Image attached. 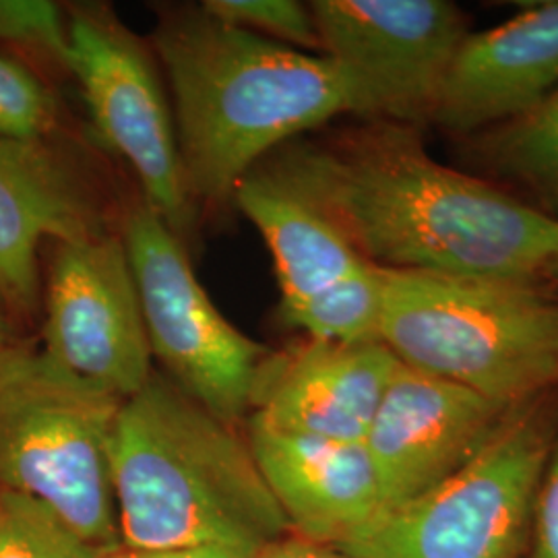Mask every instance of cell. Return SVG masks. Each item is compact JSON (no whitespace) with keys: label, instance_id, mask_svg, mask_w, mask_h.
<instances>
[{"label":"cell","instance_id":"obj_20","mask_svg":"<svg viewBox=\"0 0 558 558\" xmlns=\"http://www.w3.org/2000/svg\"><path fill=\"white\" fill-rule=\"evenodd\" d=\"M60 126V104L25 62L0 54V137L50 140Z\"/></svg>","mask_w":558,"mask_h":558},{"label":"cell","instance_id":"obj_7","mask_svg":"<svg viewBox=\"0 0 558 558\" xmlns=\"http://www.w3.org/2000/svg\"><path fill=\"white\" fill-rule=\"evenodd\" d=\"M154 359L166 377L216 418L239 426L253 410L271 354L226 319L201 286L186 244L140 199L120 216Z\"/></svg>","mask_w":558,"mask_h":558},{"label":"cell","instance_id":"obj_13","mask_svg":"<svg viewBox=\"0 0 558 558\" xmlns=\"http://www.w3.org/2000/svg\"><path fill=\"white\" fill-rule=\"evenodd\" d=\"M399 366L383 341L306 339L263 362L251 416L286 433L364 442Z\"/></svg>","mask_w":558,"mask_h":558},{"label":"cell","instance_id":"obj_21","mask_svg":"<svg viewBox=\"0 0 558 558\" xmlns=\"http://www.w3.org/2000/svg\"><path fill=\"white\" fill-rule=\"evenodd\" d=\"M199 4L211 17L228 25L302 52L320 54L311 4L299 0H203Z\"/></svg>","mask_w":558,"mask_h":558},{"label":"cell","instance_id":"obj_10","mask_svg":"<svg viewBox=\"0 0 558 558\" xmlns=\"http://www.w3.org/2000/svg\"><path fill=\"white\" fill-rule=\"evenodd\" d=\"M41 283V350L60 366L126 399L154 377L140 290L120 230L52 242Z\"/></svg>","mask_w":558,"mask_h":558},{"label":"cell","instance_id":"obj_4","mask_svg":"<svg viewBox=\"0 0 558 558\" xmlns=\"http://www.w3.org/2000/svg\"><path fill=\"white\" fill-rule=\"evenodd\" d=\"M380 341L403 366L507 405L558 391V299L536 281L387 269Z\"/></svg>","mask_w":558,"mask_h":558},{"label":"cell","instance_id":"obj_18","mask_svg":"<svg viewBox=\"0 0 558 558\" xmlns=\"http://www.w3.org/2000/svg\"><path fill=\"white\" fill-rule=\"evenodd\" d=\"M385 288L387 269L364 263L313 299L294 308L278 311V319L288 329L302 331L315 341H380Z\"/></svg>","mask_w":558,"mask_h":558},{"label":"cell","instance_id":"obj_1","mask_svg":"<svg viewBox=\"0 0 558 558\" xmlns=\"http://www.w3.org/2000/svg\"><path fill=\"white\" fill-rule=\"evenodd\" d=\"M259 166L380 269L538 283L555 248L557 221L435 160L412 126L300 137Z\"/></svg>","mask_w":558,"mask_h":558},{"label":"cell","instance_id":"obj_9","mask_svg":"<svg viewBox=\"0 0 558 558\" xmlns=\"http://www.w3.org/2000/svg\"><path fill=\"white\" fill-rule=\"evenodd\" d=\"M320 54L338 66L348 114L422 131L435 124L440 92L468 21L449 0L308 2Z\"/></svg>","mask_w":558,"mask_h":558},{"label":"cell","instance_id":"obj_19","mask_svg":"<svg viewBox=\"0 0 558 558\" xmlns=\"http://www.w3.org/2000/svg\"><path fill=\"white\" fill-rule=\"evenodd\" d=\"M106 553L40 500L0 490V558H104Z\"/></svg>","mask_w":558,"mask_h":558},{"label":"cell","instance_id":"obj_27","mask_svg":"<svg viewBox=\"0 0 558 558\" xmlns=\"http://www.w3.org/2000/svg\"><path fill=\"white\" fill-rule=\"evenodd\" d=\"M542 278L553 279L558 283V221H557V239H555V248H553V255L546 263V269H544V276Z\"/></svg>","mask_w":558,"mask_h":558},{"label":"cell","instance_id":"obj_17","mask_svg":"<svg viewBox=\"0 0 558 558\" xmlns=\"http://www.w3.org/2000/svg\"><path fill=\"white\" fill-rule=\"evenodd\" d=\"M476 156L497 177L511 180L558 221V87L527 112L476 137Z\"/></svg>","mask_w":558,"mask_h":558},{"label":"cell","instance_id":"obj_11","mask_svg":"<svg viewBox=\"0 0 558 558\" xmlns=\"http://www.w3.org/2000/svg\"><path fill=\"white\" fill-rule=\"evenodd\" d=\"M117 230L112 201L87 158L54 137H0V302L11 319L40 315L44 244Z\"/></svg>","mask_w":558,"mask_h":558},{"label":"cell","instance_id":"obj_5","mask_svg":"<svg viewBox=\"0 0 558 558\" xmlns=\"http://www.w3.org/2000/svg\"><path fill=\"white\" fill-rule=\"evenodd\" d=\"M122 399L41 348L0 352V490L40 500L92 544L119 548L110 447Z\"/></svg>","mask_w":558,"mask_h":558},{"label":"cell","instance_id":"obj_12","mask_svg":"<svg viewBox=\"0 0 558 558\" xmlns=\"http://www.w3.org/2000/svg\"><path fill=\"white\" fill-rule=\"evenodd\" d=\"M513 408L401 364L364 440L385 511L456 476L499 433Z\"/></svg>","mask_w":558,"mask_h":558},{"label":"cell","instance_id":"obj_14","mask_svg":"<svg viewBox=\"0 0 558 558\" xmlns=\"http://www.w3.org/2000/svg\"><path fill=\"white\" fill-rule=\"evenodd\" d=\"M246 440L292 536L341 546L385 513L364 442L286 433L255 416H248Z\"/></svg>","mask_w":558,"mask_h":558},{"label":"cell","instance_id":"obj_3","mask_svg":"<svg viewBox=\"0 0 558 558\" xmlns=\"http://www.w3.org/2000/svg\"><path fill=\"white\" fill-rule=\"evenodd\" d=\"M110 472L124 548L248 558L292 534L239 426L166 375L122 403Z\"/></svg>","mask_w":558,"mask_h":558},{"label":"cell","instance_id":"obj_24","mask_svg":"<svg viewBox=\"0 0 558 558\" xmlns=\"http://www.w3.org/2000/svg\"><path fill=\"white\" fill-rule=\"evenodd\" d=\"M248 558H356L348 555L345 550L336 548V546H325V544H315L308 539L299 538V536H288L279 539L276 544L267 546L259 550L257 555Z\"/></svg>","mask_w":558,"mask_h":558},{"label":"cell","instance_id":"obj_23","mask_svg":"<svg viewBox=\"0 0 558 558\" xmlns=\"http://www.w3.org/2000/svg\"><path fill=\"white\" fill-rule=\"evenodd\" d=\"M530 548L532 558H558V435L539 482Z\"/></svg>","mask_w":558,"mask_h":558},{"label":"cell","instance_id":"obj_2","mask_svg":"<svg viewBox=\"0 0 558 558\" xmlns=\"http://www.w3.org/2000/svg\"><path fill=\"white\" fill-rule=\"evenodd\" d=\"M151 50L170 89L180 163L195 205H226L260 161L348 114L338 66L211 17L158 11Z\"/></svg>","mask_w":558,"mask_h":558},{"label":"cell","instance_id":"obj_22","mask_svg":"<svg viewBox=\"0 0 558 558\" xmlns=\"http://www.w3.org/2000/svg\"><path fill=\"white\" fill-rule=\"evenodd\" d=\"M0 41L64 69L66 9L48 0H0Z\"/></svg>","mask_w":558,"mask_h":558},{"label":"cell","instance_id":"obj_16","mask_svg":"<svg viewBox=\"0 0 558 558\" xmlns=\"http://www.w3.org/2000/svg\"><path fill=\"white\" fill-rule=\"evenodd\" d=\"M232 203L259 230L274 257L278 311L299 306L368 263L319 211L260 166L240 182Z\"/></svg>","mask_w":558,"mask_h":558},{"label":"cell","instance_id":"obj_26","mask_svg":"<svg viewBox=\"0 0 558 558\" xmlns=\"http://www.w3.org/2000/svg\"><path fill=\"white\" fill-rule=\"evenodd\" d=\"M13 341H17L15 336H13V319H11V315L7 313L4 304L0 302V352H2L7 345H11Z\"/></svg>","mask_w":558,"mask_h":558},{"label":"cell","instance_id":"obj_25","mask_svg":"<svg viewBox=\"0 0 558 558\" xmlns=\"http://www.w3.org/2000/svg\"><path fill=\"white\" fill-rule=\"evenodd\" d=\"M104 558H234L216 548H189V550H131V548H112Z\"/></svg>","mask_w":558,"mask_h":558},{"label":"cell","instance_id":"obj_8","mask_svg":"<svg viewBox=\"0 0 558 558\" xmlns=\"http://www.w3.org/2000/svg\"><path fill=\"white\" fill-rule=\"evenodd\" d=\"M64 71L77 81L94 133L140 180L141 199L184 244L197 223L160 64L147 41L101 2L66 9Z\"/></svg>","mask_w":558,"mask_h":558},{"label":"cell","instance_id":"obj_15","mask_svg":"<svg viewBox=\"0 0 558 558\" xmlns=\"http://www.w3.org/2000/svg\"><path fill=\"white\" fill-rule=\"evenodd\" d=\"M558 87V0L468 34L449 66L435 124L478 135L534 108Z\"/></svg>","mask_w":558,"mask_h":558},{"label":"cell","instance_id":"obj_6","mask_svg":"<svg viewBox=\"0 0 558 558\" xmlns=\"http://www.w3.org/2000/svg\"><path fill=\"white\" fill-rule=\"evenodd\" d=\"M557 435V391L521 403L456 476L336 548L356 558H523Z\"/></svg>","mask_w":558,"mask_h":558}]
</instances>
